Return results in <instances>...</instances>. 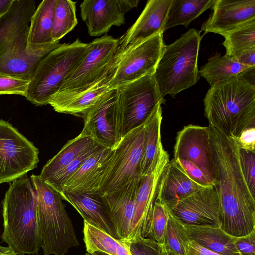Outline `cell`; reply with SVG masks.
<instances>
[{"label": "cell", "mask_w": 255, "mask_h": 255, "mask_svg": "<svg viewBox=\"0 0 255 255\" xmlns=\"http://www.w3.org/2000/svg\"><path fill=\"white\" fill-rule=\"evenodd\" d=\"M215 0H172L164 31L177 25L188 27L190 23L206 10Z\"/></svg>", "instance_id": "30"}, {"label": "cell", "mask_w": 255, "mask_h": 255, "mask_svg": "<svg viewBox=\"0 0 255 255\" xmlns=\"http://www.w3.org/2000/svg\"><path fill=\"white\" fill-rule=\"evenodd\" d=\"M89 254H90V255H110L106 253H104L103 252H100V251H95V252H93Z\"/></svg>", "instance_id": "48"}, {"label": "cell", "mask_w": 255, "mask_h": 255, "mask_svg": "<svg viewBox=\"0 0 255 255\" xmlns=\"http://www.w3.org/2000/svg\"><path fill=\"white\" fill-rule=\"evenodd\" d=\"M83 233V240L88 254L100 251L110 255H132L129 247L125 243L85 221Z\"/></svg>", "instance_id": "29"}, {"label": "cell", "mask_w": 255, "mask_h": 255, "mask_svg": "<svg viewBox=\"0 0 255 255\" xmlns=\"http://www.w3.org/2000/svg\"><path fill=\"white\" fill-rule=\"evenodd\" d=\"M172 0H149L136 22L118 39L122 53L147 39L162 35Z\"/></svg>", "instance_id": "18"}, {"label": "cell", "mask_w": 255, "mask_h": 255, "mask_svg": "<svg viewBox=\"0 0 255 255\" xmlns=\"http://www.w3.org/2000/svg\"><path fill=\"white\" fill-rule=\"evenodd\" d=\"M190 239L222 255H241L235 245L236 237L220 226L184 224Z\"/></svg>", "instance_id": "27"}, {"label": "cell", "mask_w": 255, "mask_h": 255, "mask_svg": "<svg viewBox=\"0 0 255 255\" xmlns=\"http://www.w3.org/2000/svg\"><path fill=\"white\" fill-rule=\"evenodd\" d=\"M201 31L190 29L175 42L164 47L154 73L163 97H174L200 79L197 65Z\"/></svg>", "instance_id": "4"}, {"label": "cell", "mask_w": 255, "mask_h": 255, "mask_svg": "<svg viewBox=\"0 0 255 255\" xmlns=\"http://www.w3.org/2000/svg\"><path fill=\"white\" fill-rule=\"evenodd\" d=\"M173 159L191 162L214 184V164L208 126L193 124L184 126L177 133Z\"/></svg>", "instance_id": "15"}, {"label": "cell", "mask_w": 255, "mask_h": 255, "mask_svg": "<svg viewBox=\"0 0 255 255\" xmlns=\"http://www.w3.org/2000/svg\"><path fill=\"white\" fill-rule=\"evenodd\" d=\"M114 73L90 88L83 91H59L51 98L48 104L57 112L82 118L110 90L109 83Z\"/></svg>", "instance_id": "24"}, {"label": "cell", "mask_w": 255, "mask_h": 255, "mask_svg": "<svg viewBox=\"0 0 255 255\" xmlns=\"http://www.w3.org/2000/svg\"><path fill=\"white\" fill-rule=\"evenodd\" d=\"M30 81L0 73V95L15 94L26 97Z\"/></svg>", "instance_id": "39"}, {"label": "cell", "mask_w": 255, "mask_h": 255, "mask_svg": "<svg viewBox=\"0 0 255 255\" xmlns=\"http://www.w3.org/2000/svg\"><path fill=\"white\" fill-rule=\"evenodd\" d=\"M236 78L245 84L255 89V66L243 70L237 75Z\"/></svg>", "instance_id": "45"}, {"label": "cell", "mask_w": 255, "mask_h": 255, "mask_svg": "<svg viewBox=\"0 0 255 255\" xmlns=\"http://www.w3.org/2000/svg\"><path fill=\"white\" fill-rule=\"evenodd\" d=\"M235 245L241 255H255V229L245 236L236 237Z\"/></svg>", "instance_id": "41"}, {"label": "cell", "mask_w": 255, "mask_h": 255, "mask_svg": "<svg viewBox=\"0 0 255 255\" xmlns=\"http://www.w3.org/2000/svg\"><path fill=\"white\" fill-rule=\"evenodd\" d=\"M186 255H222L206 248L192 240H190L185 246Z\"/></svg>", "instance_id": "43"}, {"label": "cell", "mask_w": 255, "mask_h": 255, "mask_svg": "<svg viewBox=\"0 0 255 255\" xmlns=\"http://www.w3.org/2000/svg\"><path fill=\"white\" fill-rule=\"evenodd\" d=\"M138 0H85L80 5L82 20L91 36L107 33L125 21V14L137 6Z\"/></svg>", "instance_id": "16"}, {"label": "cell", "mask_w": 255, "mask_h": 255, "mask_svg": "<svg viewBox=\"0 0 255 255\" xmlns=\"http://www.w3.org/2000/svg\"><path fill=\"white\" fill-rule=\"evenodd\" d=\"M89 49L88 43L77 39L71 43L60 44L50 52L36 67L28 85L27 100L36 106L48 104Z\"/></svg>", "instance_id": "6"}, {"label": "cell", "mask_w": 255, "mask_h": 255, "mask_svg": "<svg viewBox=\"0 0 255 255\" xmlns=\"http://www.w3.org/2000/svg\"><path fill=\"white\" fill-rule=\"evenodd\" d=\"M36 8L34 0H13L8 10L0 17V64L44 50L35 52L27 50L30 20ZM60 44L59 42L48 48Z\"/></svg>", "instance_id": "11"}, {"label": "cell", "mask_w": 255, "mask_h": 255, "mask_svg": "<svg viewBox=\"0 0 255 255\" xmlns=\"http://www.w3.org/2000/svg\"><path fill=\"white\" fill-rule=\"evenodd\" d=\"M183 169L186 174L194 182L203 187L214 186L197 166L184 159H174Z\"/></svg>", "instance_id": "40"}, {"label": "cell", "mask_w": 255, "mask_h": 255, "mask_svg": "<svg viewBox=\"0 0 255 255\" xmlns=\"http://www.w3.org/2000/svg\"><path fill=\"white\" fill-rule=\"evenodd\" d=\"M209 18L202 24L204 34L214 33L224 36L255 18V0H215Z\"/></svg>", "instance_id": "19"}, {"label": "cell", "mask_w": 255, "mask_h": 255, "mask_svg": "<svg viewBox=\"0 0 255 255\" xmlns=\"http://www.w3.org/2000/svg\"><path fill=\"white\" fill-rule=\"evenodd\" d=\"M76 3L70 0H57L54 10L51 31L53 42L59 41L77 25Z\"/></svg>", "instance_id": "32"}, {"label": "cell", "mask_w": 255, "mask_h": 255, "mask_svg": "<svg viewBox=\"0 0 255 255\" xmlns=\"http://www.w3.org/2000/svg\"><path fill=\"white\" fill-rule=\"evenodd\" d=\"M239 160L246 182L255 198V153L239 148Z\"/></svg>", "instance_id": "38"}, {"label": "cell", "mask_w": 255, "mask_h": 255, "mask_svg": "<svg viewBox=\"0 0 255 255\" xmlns=\"http://www.w3.org/2000/svg\"><path fill=\"white\" fill-rule=\"evenodd\" d=\"M169 214L168 208L163 204L156 200L152 217V238L161 245L165 243Z\"/></svg>", "instance_id": "36"}, {"label": "cell", "mask_w": 255, "mask_h": 255, "mask_svg": "<svg viewBox=\"0 0 255 255\" xmlns=\"http://www.w3.org/2000/svg\"><path fill=\"white\" fill-rule=\"evenodd\" d=\"M203 102L209 125L226 136L237 138L255 127V89L236 77L211 87Z\"/></svg>", "instance_id": "3"}, {"label": "cell", "mask_w": 255, "mask_h": 255, "mask_svg": "<svg viewBox=\"0 0 255 255\" xmlns=\"http://www.w3.org/2000/svg\"><path fill=\"white\" fill-rule=\"evenodd\" d=\"M162 120L161 104L159 103L144 123L143 153L139 168L140 177L146 176L154 171L164 149L161 139Z\"/></svg>", "instance_id": "25"}, {"label": "cell", "mask_w": 255, "mask_h": 255, "mask_svg": "<svg viewBox=\"0 0 255 255\" xmlns=\"http://www.w3.org/2000/svg\"><path fill=\"white\" fill-rule=\"evenodd\" d=\"M0 255H18L8 246L7 247L0 245Z\"/></svg>", "instance_id": "47"}, {"label": "cell", "mask_w": 255, "mask_h": 255, "mask_svg": "<svg viewBox=\"0 0 255 255\" xmlns=\"http://www.w3.org/2000/svg\"><path fill=\"white\" fill-rule=\"evenodd\" d=\"M117 89H110L83 116L82 131L99 145L113 149L121 140L118 130Z\"/></svg>", "instance_id": "13"}, {"label": "cell", "mask_w": 255, "mask_h": 255, "mask_svg": "<svg viewBox=\"0 0 255 255\" xmlns=\"http://www.w3.org/2000/svg\"><path fill=\"white\" fill-rule=\"evenodd\" d=\"M239 148L255 153V127L244 130L237 138H234Z\"/></svg>", "instance_id": "42"}, {"label": "cell", "mask_w": 255, "mask_h": 255, "mask_svg": "<svg viewBox=\"0 0 255 255\" xmlns=\"http://www.w3.org/2000/svg\"><path fill=\"white\" fill-rule=\"evenodd\" d=\"M132 255H161L162 245L151 238L138 237L124 242Z\"/></svg>", "instance_id": "37"}, {"label": "cell", "mask_w": 255, "mask_h": 255, "mask_svg": "<svg viewBox=\"0 0 255 255\" xmlns=\"http://www.w3.org/2000/svg\"><path fill=\"white\" fill-rule=\"evenodd\" d=\"M214 164V186L220 204V227L230 235L245 236L255 229V198L246 182L236 140L208 126Z\"/></svg>", "instance_id": "1"}, {"label": "cell", "mask_w": 255, "mask_h": 255, "mask_svg": "<svg viewBox=\"0 0 255 255\" xmlns=\"http://www.w3.org/2000/svg\"><path fill=\"white\" fill-rule=\"evenodd\" d=\"M141 177L132 179L116 191L102 195L109 208L117 234L122 241L129 235L135 199Z\"/></svg>", "instance_id": "22"}, {"label": "cell", "mask_w": 255, "mask_h": 255, "mask_svg": "<svg viewBox=\"0 0 255 255\" xmlns=\"http://www.w3.org/2000/svg\"><path fill=\"white\" fill-rule=\"evenodd\" d=\"M247 68L235 61L232 57L226 54L221 56L217 53L200 68L198 74L212 87L221 81L236 77Z\"/></svg>", "instance_id": "31"}, {"label": "cell", "mask_w": 255, "mask_h": 255, "mask_svg": "<svg viewBox=\"0 0 255 255\" xmlns=\"http://www.w3.org/2000/svg\"><path fill=\"white\" fill-rule=\"evenodd\" d=\"M112 155V149L100 147L66 182L59 192H99L100 184Z\"/></svg>", "instance_id": "21"}, {"label": "cell", "mask_w": 255, "mask_h": 255, "mask_svg": "<svg viewBox=\"0 0 255 255\" xmlns=\"http://www.w3.org/2000/svg\"><path fill=\"white\" fill-rule=\"evenodd\" d=\"M59 194L62 199L75 208L84 221L119 239L108 204L99 192Z\"/></svg>", "instance_id": "20"}, {"label": "cell", "mask_w": 255, "mask_h": 255, "mask_svg": "<svg viewBox=\"0 0 255 255\" xmlns=\"http://www.w3.org/2000/svg\"><path fill=\"white\" fill-rule=\"evenodd\" d=\"M118 130L120 139L143 124L155 107L165 100L159 91L154 74L117 88Z\"/></svg>", "instance_id": "7"}, {"label": "cell", "mask_w": 255, "mask_h": 255, "mask_svg": "<svg viewBox=\"0 0 255 255\" xmlns=\"http://www.w3.org/2000/svg\"><path fill=\"white\" fill-rule=\"evenodd\" d=\"M233 58L235 61L246 67L255 66V47L247 49Z\"/></svg>", "instance_id": "44"}, {"label": "cell", "mask_w": 255, "mask_h": 255, "mask_svg": "<svg viewBox=\"0 0 255 255\" xmlns=\"http://www.w3.org/2000/svg\"><path fill=\"white\" fill-rule=\"evenodd\" d=\"M203 187L192 180L173 159L162 173L156 200L169 208Z\"/></svg>", "instance_id": "23"}, {"label": "cell", "mask_w": 255, "mask_h": 255, "mask_svg": "<svg viewBox=\"0 0 255 255\" xmlns=\"http://www.w3.org/2000/svg\"><path fill=\"white\" fill-rule=\"evenodd\" d=\"M168 253H169V255H175V254H174V253H173L172 252H168Z\"/></svg>", "instance_id": "50"}, {"label": "cell", "mask_w": 255, "mask_h": 255, "mask_svg": "<svg viewBox=\"0 0 255 255\" xmlns=\"http://www.w3.org/2000/svg\"><path fill=\"white\" fill-rule=\"evenodd\" d=\"M222 43L226 55L234 57L249 48L255 47V18L228 32Z\"/></svg>", "instance_id": "33"}, {"label": "cell", "mask_w": 255, "mask_h": 255, "mask_svg": "<svg viewBox=\"0 0 255 255\" xmlns=\"http://www.w3.org/2000/svg\"><path fill=\"white\" fill-rule=\"evenodd\" d=\"M169 162V156L164 149L161 152L156 166L150 174L141 177L137 193L133 217L128 239L138 237L152 238V217L158 187L162 173Z\"/></svg>", "instance_id": "14"}, {"label": "cell", "mask_w": 255, "mask_h": 255, "mask_svg": "<svg viewBox=\"0 0 255 255\" xmlns=\"http://www.w3.org/2000/svg\"><path fill=\"white\" fill-rule=\"evenodd\" d=\"M97 145L98 144L90 137L81 132L77 137L69 140L60 151L47 162L39 175L40 178L45 181L85 151Z\"/></svg>", "instance_id": "28"}, {"label": "cell", "mask_w": 255, "mask_h": 255, "mask_svg": "<svg viewBox=\"0 0 255 255\" xmlns=\"http://www.w3.org/2000/svg\"><path fill=\"white\" fill-rule=\"evenodd\" d=\"M57 0L42 1L32 16L27 38L29 52H37L59 42H53L51 37L53 13Z\"/></svg>", "instance_id": "26"}, {"label": "cell", "mask_w": 255, "mask_h": 255, "mask_svg": "<svg viewBox=\"0 0 255 255\" xmlns=\"http://www.w3.org/2000/svg\"><path fill=\"white\" fill-rule=\"evenodd\" d=\"M168 209L184 224L220 226V204L214 185L199 189Z\"/></svg>", "instance_id": "17"}, {"label": "cell", "mask_w": 255, "mask_h": 255, "mask_svg": "<svg viewBox=\"0 0 255 255\" xmlns=\"http://www.w3.org/2000/svg\"><path fill=\"white\" fill-rule=\"evenodd\" d=\"M37 197V221L45 255H64L79 245L71 220L59 193L39 175L30 176Z\"/></svg>", "instance_id": "5"}, {"label": "cell", "mask_w": 255, "mask_h": 255, "mask_svg": "<svg viewBox=\"0 0 255 255\" xmlns=\"http://www.w3.org/2000/svg\"><path fill=\"white\" fill-rule=\"evenodd\" d=\"M165 44L163 34L119 53L114 75L109 83L110 89H117L148 75L154 74Z\"/></svg>", "instance_id": "12"}, {"label": "cell", "mask_w": 255, "mask_h": 255, "mask_svg": "<svg viewBox=\"0 0 255 255\" xmlns=\"http://www.w3.org/2000/svg\"><path fill=\"white\" fill-rule=\"evenodd\" d=\"M101 146L97 145L85 151L62 169L44 181L59 193L66 182L79 169L83 163Z\"/></svg>", "instance_id": "35"}, {"label": "cell", "mask_w": 255, "mask_h": 255, "mask_svg": "<svg viewBox=\"0 0 255 255\" xmlns=\"http://www.w3.org/2000/svg\"><path fill=\"white\" fill-rule=\"evenodd\" d=\"M88 45V53L65 79L59 91H83L114 73L119 59L118 39L104 35Z\"/></svg>", "instance_id": "8"}, {"label": "cell", "mask_w": 255, "mask_h": 255, "mask_svg": "<svg viewBox=\"0 0 255 255\" xmlns=\"http://www.w3.org/2000/svg\"><path fill=\"white\" fill-rule=\"evenodd\" d=\"M144 135V123L123 136L112 149V155L101 179L99 192L113 193L130 181L140 177Z\"/></svg>", "instance_id": "9"}, {"label": "cell", "mask_w": 255, "mask_h": 255, "mask_svg": "<svg viewBox=\"0 0 255 255\" xmlns=\"http://www.w3.org/2000/svg\"><path fill=\"white\" fill-rule=\"evenodd\" d=\"M1 239L18 255L38 254L41 247L37 197L27 174L10 184L2 201Z\"/></svg>", "instance_id": "2"}, {"label": "cell", "mask_w": 255, "mask_h": 255, "mask_svg": "<svg viewBox=\"0 0 255 255\" xmlns=\"http://www.w3.org/2000/svg\"><path fill=\"white\" fill-rule=\"evenodd\" d=\"M161 255H169L168 251L166 249L164 245H162V254Z\"/></svg>", "instance_id": "49"}, {"label": "cell", "mask_w": 255, "mask_h": 255, "mask_svg": "<svg viewBox=\"0 0 255 255\" xmlns=\"http://www.w3.org/2000/svg\"><path fill=\"white\" fill-rule=\"evenodd\" d=\"M190 240L184 224L169 211L164 244L167 250L176 255H186L185 246Z\"/></svg>", "instance_id": "34"}, {"label": "cell", "mask_w": 255, "mask_h": 255, "mask_svg": "<svg viewBox=\"0 0 255 255\" xmlns=\"http://www.w3.org/2000/svg\"><path fill=\"white\" fill-rule=\"evenodd\" d=\"M13 0H0V17L9 9Z\"/></svg>", "instance_id": "46"}, {"label": "cell", "mask_w": 255, "mask_h": 255, "mask_svg": "<svg viewBox=\"0 0 255 255\" xmlns=\"http://www.w3.org/2000/svg\"><path fill=\"white\" fill-rule=\"evenodd\" d=\"M39 150L10 123L0 119V184L37 167Z\"/></svg>", "instance_id": "10"}]
</instances>
